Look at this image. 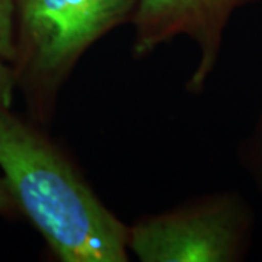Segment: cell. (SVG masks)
Segmentation results:
<instances>
[{"instance_id":"obj_4","label":"cell","mask_w":262,"mask_h":262,"mask_svg":"<svg viewBox=\"0 0 262 262\" xmlns=\"http://www.w3.org/2000/svg\"><path fill=\"white\" fill-rule=\"evenodd\" d=\"M261 0H139L131 19L133 57L141 60L163 44L187 37L198 51L188 77V94L201 95L225 47L226 31L237 12Z\"/></svg>"},{"instance_id":"obj_6","label":"cell","mask_w":262,"mask_h":262,"mask_svg":"<svg viewBox=\"0 0 262 262\" xmlns=\"http://www.w3.org/2000/svg\"><path fill=\"white\" fill-rule=\"evenodd\" d=\"M18 0H0V60L12 63L15 47V22Z\"/></svg>"},{"instance_id":"obj_5","label":"cell","mask_w":262,"mask_h":262,"mask_svg":"<svg viewBox=\"0 0 262 262\" xmlns=\"http://www.w3.org/2000/svg\"><path fill=\"white\" fill-rule=\"evenodd\" d=\"M234 155L246 178L262 196V92L255 118L244 137L237 141Z\"/></svg>"},{"instance_id":"obj_8","label":"cell","mask_w":262,"mask_h":262,"mask_svg":"<svg viewBox=\"0 0 262 262\" xmlns=\"http://www.w3.org/2000/svg\"><path fill=\"white\" fill-rule=\"evenodd\" d=\"M0 215L6 219H16L20 215L18 206L2 175H0Z\"/></svg>"},{"instance_id":"obj_1","label":"cell","mask_w":262,"mask_h":262,"mask_svg":"<svg viewBox=\"0 0 262 262\" xmlns=\"http://www.w3.org/2000/svg\"><path fill=\"white\" fill-rule=\"evenodd\" d=\"M0 172L20 215L60 262H127L128 223L44 125L0 108Z\"/></svg>"},{"instance_id":"obj_2","label":"cell","mask_w":262,"mask_h":262,"mask_svg":"<svg viewBox=\"0 0 262 262\" xmlns=\"http://www.w3.org/2000/svg\"><path fill=\"white\" fill-rule=\"evenodd\" d=\"M139 0H18L16 54L10 63L29 118L48 125L84 54L131 24Z\"/></svg>"},{"instance_id":"obj_7","label":"cell","mask_w":262,"mask_h":262,"mask_svg":"<svg viewBox=\"0 0 262 262\" xmlns=\"http://www.w3.org/2000/svg\"><path fill=\"white\" fill-rule=\"evenodd\" d=\"M16 76L10 63L0 60V108H10L16 92Z\"/></svg>"},{"instance_id":"obj_3","label":"cell","mask_w":262,"mask_h":262,"mask_svg":"<svg viewBox=\"0 0 262 262\" xmlns=\"http://www.w3.org/2000/svg\"><path fill=\"white\" fill-rule=\"evenodd\" d=\"M256 232L252 204L236 189L182 200L128 223L130 255L140 262H242Z\"/></svg>"}]
</instances>
